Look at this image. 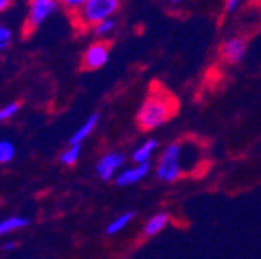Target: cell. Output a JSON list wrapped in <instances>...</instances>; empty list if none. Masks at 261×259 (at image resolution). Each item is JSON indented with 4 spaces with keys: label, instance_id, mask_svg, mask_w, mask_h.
Masks as SVG:
<instances>
[{
    "label": "cell",
    "instance_id": "8fae6325",
    "mask_svg": "<svg viewBox=\"0 0 261 259\" xmlns=\"http://www.w3.org/2000/svg\"><path fill=\"white\" fill-rule=\"evenodd\" d=\"M80 154H81V143H75V145H69V148L65 149L59 160L62 165H67V166H73L78 158H80Z\"/></svg>",
    "mask_w": 261,
    "mask_h": 259
},
{
    "label": "cell",
    "instance_id": "277c9868",
    "mask_svg": "<svg viewBox=\"0 0 261 259\" xmlns=\"http://www.w3.org/2000/svg\"><path fill=\"white\" fill-rule=\"evenodd\" d=\"M157 176L162 180L174 182L180 177H185L184 165L180 163V141L173 143L159 160Z\"/></svg>",
    "mask_w": 261,
    "mask_h": 259
},
{
    "label": "cell",
    "instance_id": "4fadbf2b",
    "mask_svg": "<svg viewBox=\"0 0 261 259\" xmlns=\"http://www.w3.org/2000/svg\"><path fill=\"white\" fill-rule=\"evenodd\" d=\"M157 148V141L155 140H149L146 141L143 146H140L136 152H134V161L136 163H143V161H148L149 155L152 154V151Z\"/></svg>",
    "mask_w": 261,
    "mask_h": 259
},
{
    "label": "cell",
    "instance_id": "3957f363",
    "mask_svg": "<svg viewBox=\"0 0 261 259\" xmlns=\"http://www.w3.org/2000/svg\"><path fill=\"white\" fill-rule=\"evenodd\" d=\"M59 8L58 0H30L28 2V16L23 23V36H30Z\"/></svg>",
    "mask_w": 261,
    "mask_h": 259
},
{
    "label": "cell",
    "instance_id": "7c38bea8",
    "mask_svg": "<svg viewBox=\"0 0 261 259\" xmlns=\"http://www.w3.org/2000/svg\"><path fill=\"white\" fill-rule=\"evenodd\" d=\"M167 222H168V216L167 214H157V216H154L146 223V226H145V236L151 238V236L157 235L163 228V226L167 225Z\"/></svg>",
    "mask_w": 261,
    "mask_h": 259
},
{
    "label": "cell",
    "instance_id": "9a60e30c",
    "mask_svg": "<svg viewBox=\"0 0 261 259\" xmlns=\"http://www.w3.org/2000/svg\"><path fill=\"white\" fill-rule=\"evenodd\" d=\"M115 25H117V22L112 20L111 17H108V19H105V20H101V22H98L96 25H93V26H92V33H93L96 38L106 36L108 33H111V31L115 28Z\"/></svg>",
    "mask_w": 261,
    "mask_h": 259
},
{
    "label": "cell",
    "instance_id": "6da1fadb",
    "mask_svg": "<svg viewBox=\"0 0 261 259\" xmlns=\"http://www.w3.org/2000/svg\"><path fill=\"white\" fill-rule=\"evenodd\" d=\"M179 110L177 96L168 90L159 81H154L149 87L146 100L143 101L137 113V126L142 132L152 131V129L170 121Z\"/></svg>",
    "mask_w": 261,
    "mask_h": 259
},
{
    "label": "cell",
    "instance_id": "d6986e66",
    "mask_svg": "<svg viewBox=\"0 0 261 259\" xmlns=\"http://www.w3.org/2000/svg\"><path fill=\"white\" fill-rule=\"evenodd\" d=\"M58 2L59 5H62V8H65V11L73 14L86 4V0H58Z\"/></svg>",
    "mask_w": 261,
    "mask_h": 259
},
{
    "label": "cell",
    "instance_id": "ffe728a7",
    "mask_svg": "<svg viewBox=\"0 0 261 259\" xmlns=\"http://www.w3.org/2000/svg\"><path fill=\"white\" fill-rule=\"evenodd\" d=\"M16 247H17V244L10 241V242L2 244V251H13V250H16Z\"/></svg>",
    "mask_w": 261,
    "mask_h": 259
},
{
    "label": "cell",
    "instance_id": "7a4b0ae2",
    "mask_svg": "<svg viewBox=\"0 0 261 259\" xmlns=\"http://www.w3.org/2000/svg\"><path fill=\"white\" fill-rule=\"evenodd\" d=\"M121 7V0H86V4L73 13V23L78 28L89 30L98 22L114 16Z\"/></svg>",
    "mask_w": 261,
    "mask_h": 259
},
{
    "label": "cell",
    "instance_id": "44dd1931",
    "mask_svg": "<svg viewBox=\"0 0 261 259\" xmlns=\"http://www.w3.org/2000/svg\"><path fill=\"white\" fill-rule=\"evenodd\" d=\"M13 4V0H0V13H4L7 11Z\"/></svg>",
    "mask_w": 261,
    "mask_h": 259
},
{
    "label": "cell",
    "instance_id": "ba28073f",
    "mask_svg": "<svg viewBox=\"0 0 261 259\" xmlns=\"http://www.w3.org/2000/svg\"><path fill=\"white\" fill-rule=\"evenodd\" d=\"M149 171V163L143 161V163H139L136 168H130L123 171L118 177H117V185L120 186H127V185H133L136 182H139L140 179H143Z\"/></svg>",
    "mask_w": 261,
    "mask_h": 259
},
{
    "label": "cell",
    "instance_id": "ac0fdd59",
    "mask_svg": "<svg viewBox=\"0 0 261 259\" xmlns=\"http://www.w3.org/2000/svg\"><path fill=\"white\" fill-rule=\"evenodd\" d=\"M13 41V35H11V30L7 25H0V53L5 51Z\"/></svg>",
    "mask_w": 261,
    "mask_h": 259
},
{
    "label": "cell",
    "instance_id": "8992f818",
    "mask_svg": "<svg viewBox=\"0 0 261 259\" xmlns=\"http://www.w3.org/2000/svg\"><path fill=\"white\" fill-rule=\"evenodd\" d=\"M124 163V157L121 154H117V152H112V154H108L105 155L100 163L96 166V174L101 180H111L115 174V171Z\"/></svg>",
    "mask_w": 261,
    "mask_h": 259
},
{
    "label": "cell",
    "instance_id": "5b68a950",
    "mask_svg": "<svg viewBox=\"0 0 261 259\" xmlns=\"http://www.w3.org/2000/svg\"><path fill=\"white\" fill-rule=\"evenodd\" d=\"M112 42L111 41H98L92 44L83 54L81 59V69L87 72H93L101 69L109 59V51H111Z\"/></svg>",
    "mask_w": 261,
    "mask_h": 259
},
{
    "label": "cell",
    "instance_id": "30bf717a",
    "mask_svg": "<svg viewBox=\"0 0 261 259\" xmlns=\"http://www.w3.org/2000/svg\"><path fill=\"white\" fill-rule=\"evenodd\" d=\"M28 225V219L20 216H11L4 220H0V236H7L10 233L19 232Z\"/></svg>",
    "mask_w": 261,
    "mask_h": 259
},
{
    "label": "cell",
    "instance_id": "cb8c5ba5",
    "mask_svg": "<svg viewBox=\"0 0 261 259\" xmlns=\"http://www.w3.org/2000/svg\"><path fill=\"white\" fill-rule=\"evenodd\" d=\"M173 2H174V4H179V2H180V0H173Z\"/></svg>",
    "mask_w": 261,
    "mask_h": 259
},
{
    "label": "cell",
    "instance_id": "7402d4cb",
    "mask_svg": "<svg viewBox=\"0 0 261 259\" xmlns=\"http://www.w3.org/2000/svg\"><path fill=\"white\" fill-rule=\"evenodd\" d=\"M237 5H238V0H227L225 10H227V11H232V10L237 8Z\"/></svg>",
    "mask_w": 261,
    "mask_h": 259
},
{
    "label": "cell",
    "instance_id": "e0dca14e",
    "mask_svg": "<svg viewBox=\"0 0 261 259\" xmlns=\"http://www.w3.org/2000/svg\"><path fill=\"white\" fill-rule=\"evenodd\" d=\"M19 110H20V104L17 101L10 103V104H7L4 107H0V123H5V121L11 120Z\"/></svg>",
    "mask_w": 261,
    "mask_h": 259
},
{
    "label": "cell",
    "instance_id": "2e32d148",
    "mask_svg": "<svg viewBox=\"0 0 261 259\" xmlns=\"http://www.w3.org/2000/svg\"><path fill=\"white\" fill-rule=\"evenodd\" d=\"M134 217V213H126V214H121L120 217H117L114 222L109 223L108 226V235H115L118 232H121L124 226L130 222V219Z\"/></svg>",
    "mask_w": 261,
    "mask_h": 259
},
{
    "label": "cell",
    "instance_id": "5bb4252c",
    "mask_svg": "<svg viewBox=\"0 0 261 259\" xmlns=\"http://www.w3.org/2000/svg\"><path fill=\"white\" fill-rule=\"evenodd\" d=\"M16 148L8 140H0V165H7L14 158Z\"/></svg>",
    "mask_w": 261,
    "mask_h": 259
},
{
    "label": "cell",
    "instance_id": "52a82bcc",
    "mask_svg": "<svg viewBox=\"0 0 261 259\" xmlns=\"http://www.w3.org/2000/svg\"><path fill=\"white\" fill-rule=\"evenodd\" d=\"M246 53V41L243 38H233L221 47V57L227 64H237Z\"/></svg>",
    "mask_w": 261,
    "mask_h": 259
},
{
    "label": "cell",
    "instance_id": "9c48e42d",
    "mask_svg": "<svg viewBox=\"0 0 261 259\" xmlns=\"http://www.w3.org/2000/svg\"><path fill=\"white\" fill-rule=\"evenodd\" d=\"M98 113H93L92 117H89L78 129H76V132L70 137L69 140V145H75V143H83V140H86L92 132H93V129L96 127V123H98Z\"/></svg>",
    "mask_w": 261,
    "mask_h": 259
},
{
    "label": "cell",
    "instance_id": "603a6c76",
    "mask_svg": "<svg viewBox=\"0 0 261 259\" xmlns=\"http://www.w3.org/2000/svg\"><path fill=\"white\" fill-rule=\"evenodd\" d=\"M253 4H255L256 7H259V8H261V0H255V2H253Z\"/></svg>",
    "mask_w": 261,
    "mask_h": 259
}]
</instances>
